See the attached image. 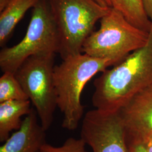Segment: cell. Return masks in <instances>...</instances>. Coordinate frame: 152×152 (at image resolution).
Masks as SVG:
<instances>
[{
    "label": "cell",
    "mask_w": 152,
    "mask_h": 152,
    "mask_svg": "<svg viewBox=\"0 0 152 152\" xmlns=\"http://www.w3.org/2000/svg\"><path fill=\"white\" fill-rule=\"evenodd\" d=\"M94 82L95 108L118 112L136 94L152 84V24L147 44L126 56Z\"/></svg>",
    "instance_id": "1"
},
{
    "label": "cell",
    "mask_w": 152,
    "mask_h": 152,
    "mask_svg": "<svg viewBox=\"0 0 152 152\" xmlns=\"http://www.w3.org/2000/svg\"><path fill=\"white\" fill-rule=\"evenodd\" d=\"M99 4L104 7H112V1L111 0H95Z\"/></svg>",
    "instance_id": "18"
},
{
    "label": "cell",
    "mask_w": 152,
    "mask_h": 152,
    "mask_svg": "<svg viewBox=\"0 0 152 152\" xmlns=\"http://www.w3.org/2000/svg\"><path fill=\"white\" fill-rule=\"evenodd\" d=\"M55 54L32 56L15 73L46 131L52 125L58 107L54 83Z\"/></svg>",
    "instance_id": "6"
},
{
    "label": "cell",
    "mask_w": 152,
    "mask_h": 152,
    "mask_svg": "<svg viewBox=\"0 0 152 152\" xmlns=\"http://www.w3.org/2000/svg\"><path fill=\"white\" fill-rule=\"evenodd\" d=\"M86 146V143L82 137H69L60 147H54L46 142L39 152H88Z\"/></svg>",
    "instance_id": "14"
},
{
    "label": "cell",
    "mask_w": 152,
    "mask_h": 152,
    "mask_svg": "<svg viewBox=\"0 0 152 152\" xmlns=\"http://www.w3.org/2000/svg\"><path fill=\"white\" fill-rule=\"evenodd\" d=\"M32 108L23 120L20 128L3 142L0 152H39L46 142V132Z\"/></svg>",
    "instance_id": "9"
},
{
    "label": "cell",
    "mask_w": 152,
    "mask_h": 152,
    "mask_svg": "<svg viewBox=\"0 0 152 152\" xmlns=\"http://www.w3.org/2000/svg\"><path fill=\"white\" fill-rule=\"evenodd\" d=\"M58 33L61 58L82 53L95 24L108 13L95 0H46Z\"/></svg>",
    "instance_id": "3"
},
{
    "label": "cell",
    "mask_w": 152,
    "mask_h": 152,
    "mask_svg": "<svg viewBox=\"0 0 152 152\" xmlns=\"http://www.w3.org/2000/svg\"><path fill=\"white\" fill-rule=\"evenodd\" d=\"M30 100H9L0 103V142H4L11 132L19 130L23 116L27 115L32 108Z\"/></svg>",
    "instance_id": "10"
},
{
    "label": "cell",
    "mask_w": 152,
    "mask_h": 152,
    "mask_svg": "<svg viewBox=\"0 0 152 152\" xmlns=\"http://www.w3.org/2000/svg\"><path fill=\"white\" fill-rule=\"evenodd\" d=\"M147 16L152 21V0H141Z\"/></svg>",
    "instance_id": "16"
},
{
    "label": "cell",
    "mask_w": 152,
    "mask_h": 152,
    "mask_svg": "<svg viewBox=\"0 0 152 152\" xmlns=\"http://www.w3.org/2000/svg\"><path fill=\"white\" fill-rule=\"evenodd\" d=\"M59 42L54 22L46 0H39L33 8L27 32L16 45L0 52V68L15 73L22 64L34 55L58 53Z\"/></svg>",
    "instance_id": "5"
},
{
    "label": "cell",
    "mask_w": 152,
    "mask_h": 152,
    "mask_svg": "<svg viewBox=\"0 0 152 152\" xmlns=\"http://www.w3.org/2000/svg\"><path fill=\"white\" fill-rule=\"evenodd\" d=\"M39 0H9L0 14V45L2 46L28 10Z\"/></svg>",
    "instance_id": "11"
},
{
    "label": "cell",
    "mask_w": 152,
    "mask_h": 152,
    "mask_svg": "<svg viewBox=\"0 0 152 152\" xmlns=\"http://www.w3.org/2000/svg\"><path fill=\"white\" fill-rule=\"evenodd\" d=\"M130 152H146L144 146L141 142L127 139Z\"/></svg>",
    "instance_id": "15"
},
{
    "label": "cell",
    "mask_w": 152,
    "mask_h": 152,
    "mask_svg": "<svg viewBox=\"0 0 152 152\" xmlns=\"http://www.w3.org/2000/svg\"><path fill=\"white\" fill-rule=\"evenodd\" d=\"M9 0H0V11H2L7 5Z\"/></svg>",
    "instance_id": "19"
},
{
    "label": "cell",
    "mask_w": 152,
    "mask_h": 152,
    "mask_svg": "<svg viewBox=\"0 0 152 152\" xmlns=\"http://www.w3.org/2000/svg\"><path fill=\"white\" fill-rule=\"evenodd\" d=\"M81 137L93 152H130L126 132L118 112L97 109L85 114Z\"/></svg>",
    "instance_id": "7"
},
{
    "label": "cell",
    "mask_w": 152,
    "mask_h": 152,
    "mask_svg": "<svg viewBox=\"0 0 152 152\" xmlns=\"http://www.w3.org/2000/svg\"><path fill=\"white\" fill-rule=\"evenodd\" d=\"M29 100L15 73L4 72L0 78V103L9 100Z\"/></svg>",
    "instance_id": "13"
},
{
    "label": "cell",
    "mask_w": 152,
    "mask_h": 152,
    "mask_svg": "<svg viewBox=\"0 0 152 152\" xmlns=\"http://www.w3.org/2000/svg\"><path fill=\"white\" fill-rule=\"evenodd\" d=\"M144 146L146 152H152V136L144 143H142Z\"/></svg>",
    "instance_id": "17"
},
{
    "label": "cell",
    "mask_w": 152,
    "mask_h": 152,
    "mask_svg": "<svg viewBox=\"0 0 152 152\" xmlns=\"http://www.w3.org/2000/svg\"><path fill=\"white\" fill-rule=\"evenodd\" d=\"M100 28L84 42L82 52L92 57L108 59L114 65L147 44L149 32L135 27L111 7L100 20Z\"/></svg>",
    "instance_id": "4"
},
{
    "label": "cell",
    "mask_w": 152,
    "mask_h": 152,
    "mask_svg": "<svg viewBox=\"0 0 152 152\" xmlns=\"http://www.w3.org/2000/svg\"><path fill=\"white\" fill-rule=\"evenodd\" d=\"M127 139L144 143L152 136V84L136 94L118 111Z\"/></svg>",
    "instance_id": "8"
},
{
    "label": "cell",
    "mask_w": 152,
    "mask_h": 152,
    "mask_svg": "<svg viewBox=\"0 0 152 152\" xmlns=\"http://www.w3.org/2000/svg\"><path fill=\"white\" fill-rule=\"evenodd\" d=\"M112 7L121 12L135 27L149 32L152 21L147 16L141 0H111Z\"/></svg>",
    "instance_id": "12"
},
{
    "label": "cell",
    "mask_w": 152,
    "mask_h": 152,
    "mask_svg": "<svg viewBox=\"0 0 152 152\" xmlns=\"http://www.w3.org/2000/svg\"><path fill=\"white\" fill-rule=\"evenodd\" d=\"M114 65L112 60L80 53L71 55L54 69V83L57 107L63 114L62 127L75 130L84 113L82 92L88 82L99 72Z\"/></svg>",
    "instance_id": "2"
}]
</instances>
